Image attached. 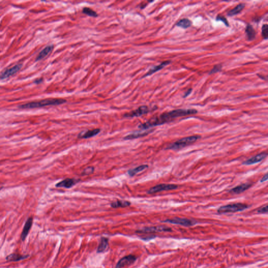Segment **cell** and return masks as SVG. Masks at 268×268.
Returning a JSON list of instances; mask_svg holds the SVG:
<instances>
[{
  "label": "cell",
  "mask_w": 268,
  "mask_h": 268,
  "mask_svg": "<svg viewBox=\"0 0 268 268\" xmlns=\"http://www.w3.org/2000/svg\"><path fill=\"white\" fill-rule=\"evenodd\" d=\"M268 155V154L266 152H262L261 154H258L251 158L248 159L243 162V165L246 166L252 165L255 164H258L259 162H261V161L265 158Z\"/></svg>",
  "instance_id": "cell-8"
},
{
  "label": "cell",
  "mask_w": 268,
  "mask_h": 268,
  "mask_svg": "<svg viewBox=\"0 0 268 268\" xmlns=\"http://www.w3.org/2000/svg\"><path fill=\"white\" fill-rule=\"evenodd\" d=\"M33 218H29L26 222L23 229L22 233L21 234V238L22 241H24L29 235V232L33 224Z\"/></svg>",
  "instance_id": "cell-12"
},
{
  "label": "cell",
  "mask_w": 268,
  "mask_h": 268,
  "mask_svg": "<svg viewBox=\"0 0 268 268\" xmlns=\"http://www.w3.org/2000/svg\"><path fill=\"white\" fill-rule=\"evenodd\" d=\"M170 63H171L170 61H166L162 62L159 65L157 66L154 67V68L151 69L148 72V73H146V75H145L144 77H146V76H151V75L154 74V73H155V72L158 71L159 70H161L162 69L164 68V67H166V66L168 65Z\"/></svg>",
  "instance_id": "cell-17"
},
{
  "label": "cell",
  "mask_w": 268,
  "mask_h": 268,
  "mask_svg": "<svg viewBox=\"0 0 268 268\" xmlns=\"http://www.w3.org/2000/svg\"><path fill=\"white\" fill-rule=\"evenodd\" d=\"M94 171V168L93 167H87V168L83 170V171L82 173V176H84V175H91V174H92V173Z\"/></svg>",
  "instance_id": "cell-28"
},
{
  "label": "cell",
  "mask_w": 268,
  "mask_h": 268,
  "mask_svg": "<svg viewBox=\"0 0 268 268\" xmlns=\"http://www.w3.org/2000/svg\"><path fill=\"white\" fill-rule=\"evenodd\" d=\"M53 49H54V46L52 45L47 46L44 49H43V50L40 51V52L38 55V56L37 57L36 60H40L43 58H44L45 57H46L52 51Z\"/></svg>",
  "instance_id": "cell-18"
},
{
  "label": "cell",
  "mask_w": 268,
  "mask_h": 268,
  "mask_svg": "<svg viewBox=\"0 0 268 268\" xmlns=\"http://www.w3.org/2000/svg\"><path fill=\"white\" fill-rule=\"evenodd\" d=\"M130 205H131V203L130 202L118 200L112 203L111 206L113 208H125V207L130 206Z\"/></svg>",
  "instance_id": "cell-22"
},
{
  "label": "cell",
  "mask_w": 268,
  "mask_h": 268,
  "mask_svg": "<svg viewBox=\"0 0 268 268\" xmlns=\"http://www.w3.org/2000/svg\"><path fill=\"white\" fill-rule=\"evenodd\" d=\"M245 32H246V37L247 38L248 40L251 41L255 38V31L252 25L248 24L246 27Z\"/></svg>",
  "instance_id": "cell-19"
},
{
  "label": "cell",
  "mask_w": 268,
  "mask_h": 268,
  "mask_svg": "<svg viewBox=\"0 0 268 268\" xmlns=\"http://www.w3.org/2000/svg\"><path fill=\"white\" fill-rule=\"evenodd\" d=\"M149 112V108L147 106H141L138 108L136 110L130 112L124 115L125 118H135L142 116L143 115L147 114Z\"/></svg>",
  "instance_id": "cell-7"
},
{
  "label": "cell",
  "mask_w": 268,
  "mask_h": 268,
  "mask_svg": "<svg viewBox=\"0 0 268 268\" xmlns=\"http://www.w3.org/2000/svg\"><path fill=\"white\" fill-rule=\"evenodd\" d=\"M192 89H189L187 91V92H186V94H185V95H184V97H187L188 95H190V94L192 92Z\"/></svg>",
  "instance_id": "cell-33"
},
{
  "label": "cell",
  "mask_w": 268,
  "mask_h": 268,
  "mask_svg": "<svg viewBox=\"0 0 268 268\" xmlns=\"http://www.w3.org/2000/svg\"><path fill=\"white\" fill-rule=\"evenodd\" d=\"M148 168V166L147 165H143L139 166H138V167H136L135 168L133 169H130L128 171V174H129V176H134L136 175V174H137V173L143 171L145 170L146 169Z\"/></svg>",
  "instance_id": "cell-21"
},
{
  "label": "cell",
  "mask_w": 268,
  "mask_h": 268,
  "mask_svg": "<svg viewBox=\"0 0 268 268\" xmlns=\"http://www.w3.org/2000/svg\"><path fill=\"white\" fill-rule=\"evenodd\" d=\"M2 189V187H0V190H1V189Z\"/></svg>",
  "instance_id": "cell-35"
},
{
  "label": "cell",
  "mask_w": 268,
  "mask_h": 268,
  "mask_svg": "<svg viewBox=\"0 0 268 268\" xmlns=\"http://www.w3.org/2000/svg\"><path fill=\"white\" fill-rule=\"evenodd\" d=\"M22 64H18V65L14 66V67H12L11 68L8 69L7 70L4 71L3 72H2L0 75V79H6V78H8V77L15 75L19 70H20V69L22 68Z\"/></svg>",
  "instance_id": "cell-9"
},
{
  "label": "cell",
  "mask_w": 268,
  "mask_h": 268,
  "mask_svg": "<svg viewBox=\"0 0 268 268\" xmlns=\"http://www.w3.org/2000/svg\"><path fill=\"white\" fill-rule=\"evenodd\" d=\"M244 7H245L244 4H240L239 5H237L235 8H234L233 9L229 11L228 12L227 15L229 16H233L238 14L244 8Z\"/></svg>",
  "instance_id": "cell-23"
},
{
  "label": "cell",
  "mask_w": 268,
  "mask_h": 268,
  "mask_svg": "<svg viewBox=\"0 0 268 268\" xmlns=\"http://www.w3.org/2000/svg\"><path fill=\"white\" fill-rule=\"evenodd\" d=\"M42 79H38L36 81H35V83H37V84H38V83H39L41 82H42Z\"/></svg>",
  "instance_id": "cell-34"
},
{
  "label": "cell",
  "mask_w": 268,
  "mask_h": 268,
  "mask_svg": "<svg viewBox=\"0 0 268 268\" xmlns=\"http://www.w3.org/2000/svg\"><path fill=\"white\" fill-rule=\"evenodd\" d=\"M178 188V186L173 184H160L154 186L149 189L148 194H154L164 191L173 190Z\"/></svg>",
  "instance_id": "cell-5"
},
{
  "label": "cell",
  "mask_w": 268,
  "mask_h": 268,
  "mask_svg": "<svg viewBox=\"0 0 268 268\" xmlns=\"http://www.w3.org/2000/svg\"><path fill=\"white\" fill-rule=\"evenodd\" d=\"M222 66L221 65H218L215 66L213 67V68L211 70L210 72H209V75H212V74H213V73H215L216 72L220 71L221 69H222Z\"/></svg>",
  "instance_id": "cell-29"
},
{
  "label": "cell",
  "mask_w": 268,
  "mask_h": 268,
  "mask_svg": "<svg viewBox=\"0 0 268 268\" xmlns=\"http://www.w3.org/2000/svg\"><path fill=\"white\" fill-rule=\"evenodd\" d=\"M201 138L200 136H191L186 137L184 138H181L175 143L170 144L167 148V149L171 150H179L186 147L187 146H189L195 143L197 140Z\"/></svg>",
  "instance_id": "cell-3"
},
{
  "label": "cell",
  "mask_w": 268,
  "mask_h": 268,
  "mask_svg": "<svg viewBox=\"0 0 268 268\" xmlns=\"http://www.w3.org/2000/svg\"><path fill=\"white\" fill-rule=\"evenodd\" d=\"M66 102V100L61 98H49L46 100H42L40 101L32 102L22 105L19 106V108L23 109H29V108H43L45 106L50 105H58L62 104Z\"/></svg>",
  "instance_id": "cell-2"
},
{
  "label": "cell",
  "mask_w": 268,
  "mask_h": 268,
  "mask_svg": "<svg viewBox=\"0 0 268 268\" xmlns=\"http://www.w3.org/2000/svg\"><path fill=\"white\" fill-rule=\"evenodd\" d=\"M192 25V22L190 19L187 18H183L179 21L176 23V26L178 27H180L182 29H187L190 27Z\"/></svg>",
  "instance_id": "cell-24"
},
{
  "label": "cell",
  "mask_w": 268,
  "mask_h": 268,
  "mask_svg": "<svg viewBox=\"0 0 268 268\" xmlns=\"http://www.w3.org/2000/svg\"><path fill=\"white\" fill-rule=\"evenodd\" d=\"M83 13L87 15L90 16H92V17H97V14L96 12L94 11L93 10H92L91 8H84L83 9Z\"/></svg>",
  "instance_id": "cell-26"
},
{
  "label": "cell",
  "mask_w": 268,
  "mask_h": 268,
  "mask_svg": "<svg viewBox=\"0 0 268 268\" xmlns=\"http://www.w3.org/2000/svg\"><path fill=\"white\" fill-rule=\"evenodd\" d=\"M149 132H137L130 134L129 135L126 136L124 138V140H131L144 137L149 134Z\"/></svg>",
  "instance_id": "cell-20"
},
{
  "label": "cell",
  "mask_w": 268,
  "mask_h": 268,
  "mask_svg": "<svg viewBox=\"0 0 268 268\" xmlns=\"http://www.w3.org/2000/svg\"><path fill=\"white\" fill-rule=\"evenodd\" d=\"M100 129H92V130H87L86 132H82L80 134L78 137L79 138H83V139H87V138H91L95 136L100 133Z\"/></svg>",
  "instance_id": "cell-15"
},
{
  "label": "cell",
  "mask_w": 268,
  "mask_h": 268,
  "mask_svg": "<svg viewBox=\"0 0 268 268\" xmlns=\"http://www.w3.org/2000/svg\"><path fill=\"white\" fill-rule=\"evenodd\" d=\"M262 36L265 39H267L268 37V25L264 24L262 27Z\"/></svg>",
  "instance_id": "cell-27"
},
{
  "label": "cell",
  "mask_w": 268,
  "mask_h": 268,
  "mask_svg": "<svg viewBox=\"0 0 268 268\" xmlns=\"http://www.w3.org/2000/svg\"><path fill=\"white\" fill-rule=\"evenodd\" d=\"M108 246V239L106 238H102L100 244L97 248V252H103L106 249Z\"/></svg>",
  "instance_id": "cell-25"
},
{
  "label": "cell",
  "mask_w": 268,
  "mask_h": 268,
  "mask_svg": "<svg viewBox=\"0 0 268 268\" xmlns=\"http://www.w3.org/2000/svg\"><path fill=\"white\" fill-rule=\"evenodd\" d=\"M165 223H168L170 224H176L184 226H191L194 225L197 223L195 221H192L187 218H176L173 219H167L164 221Z\"/></svg>",
  "instance_id": "cell-6"
},
{
  "label": "cell",
  "mask_w": 268,
  "mask_h": 268,
  "mask_svg": "<svg viewBox=\"0 0 268 268\" xmlns=\"http://www.w3.org/2000/svg\"><path fill=\"white\" fill-rule=\"evenodd\" d=\"M216 20H217V21H222V22H224V24H225L226 26H229V22H228L227 19H226L225 18H224V16L218 15V17H217V18H216Z\"/></svg>",
  "instance_id": "cell-31"
},
{
  "label": "cell",
  "mask_w": 268,
  "mask_h": 268,
  "mask_svg": "<svg viewBox=\"0 0 268 268\" xmlns=\"http://www.w3.org/2000/svg\"><path fill=\"white\" fill-rule=\"evenodd\" d=\"M29 257V255H21L18 254H12L7 256L6 260L8 261L16 262L24 260Z\"/></svg>",
  "instance_id": "cell-16"
},
{
  "label": "cell",
  "mask_w": 268,
  "mask_h": 268,
  "mask_svg": "<svg viewBox=\"0 0 268 268\" xmlns=\"http://www.w3.org/2000/svg\"><path fill=\"white\" fill-rule=\"evenodd\" d=\"M197 113V111L195 109H178L173 110L167 113H163L159 116L151 118L147 122L140 125L138 127L141 129L145 130L169 122L176 118L195 114Z\"/></svg>",
  "instance_id": "cell-1"
},
{
  "label": "cell",
  "mask_w": 268,
  "mask_h": 268,
  "mask_svg": "<svg viewBox=\"0 0 268 268\" xmlns=\"http://www.w3.org/2000/svg\"><path fill=\"white\" fill-rule=\"evenodd\" d=\"M268 205H265V206H263L261 208H259L257 212L258 213H261V214L267 213H268Z\"/></svg>",
  "instance_id": "cell-30"
},
{
  "label": "cell",
  "mask_w": 268,
  "mask_h": 268,
  "mask_svg": "<svg viewBox=\"0 0 268 268\" xmlns=\"http://www.w3.org/2000/svg\"><path fill=\"white\" fill-rule=\"evenodd\" d=\"M77 183V181L73 179L67 178L56 184V187H64V188H71Z\"/></svg>",
  "instance_id": "cell-13"
},
{
  "label": "cell",
  "mask_w": 268,
  "mask_h": 268,
  "mask_svg": "<svg viewBox=\"0 0 268 268\" xmlns=\"http://www.w3.org/2000/svg\"><path fill=\"white\" fill-rule=\"evenodd\" d=\"M268 173H266L265 175L260 180V182L262 183L263 182H265V181H267L268 180Z\"/></svg>",
  "instance_id": "cell-32"
},
{
  "label": "cell",
  "mask_w": 268,
  "mask_h": 268,
  "mask_svg": "<svg viewBox=\"0 0 268 268\" xmlns=\"http://www.w3.org/2000/svg\"><path fill=\"white\" fill-rule=\"evenodd\" d=\"M251 186H252L251 184L248 183H243V184L237 186L236 187H234L233 189H232V190L229 191V192L232 194H240L244 192L245 191L248 190L251 187Z\"/></svg>",
  "instance_id": "cell-14"
},
{
  "label": "cell",
  "mask_w": 268,
  "mask_h": 268,
  "mask_svg": "<svg viewBox=\"0 0 268 268\" xmlns=\"http://www.w3.org/2000/svg\"><path fill=\"white\" fill-rule=\"evenodd\" d=\"M248 208V205L241 203H233L221 206L218 209V212L220 214L236 213L244 211Z\"/></svg>",
  "instance_id": "cell-4"
},
{
  "label": "cell",
  "mask_w": 268,
  "mask_h": 268,
  "mask_svg": "<svg viewBox=\"0 0 268 268\" xmlns=\"http://www.w3.org/2000/svg\"><path fill=\"white\" fill-rule=\"evenodd\" d=\"M171 229L170 228L163 226H157V227H147L137 231V233H155V232H170Z\"/></svg>",
  "instance_id": "cell-11"
},
{
  "label": "cell",
  "mask_w": 268,
  "mask_h": 268,
  "mask_svg": "<svg viewBox=\"0 0 268 268\" xmlns=\"http://www.w3.org/2000/svg\"><path fill=\"white\" fill-rule=\"evenodd\" d=\"M136 260V257L133 255H127L119 260L116 265V268H121L123 266L131 265Z\"/></svg>",
  "instance_id": "cell-10"
}]
</instances>
